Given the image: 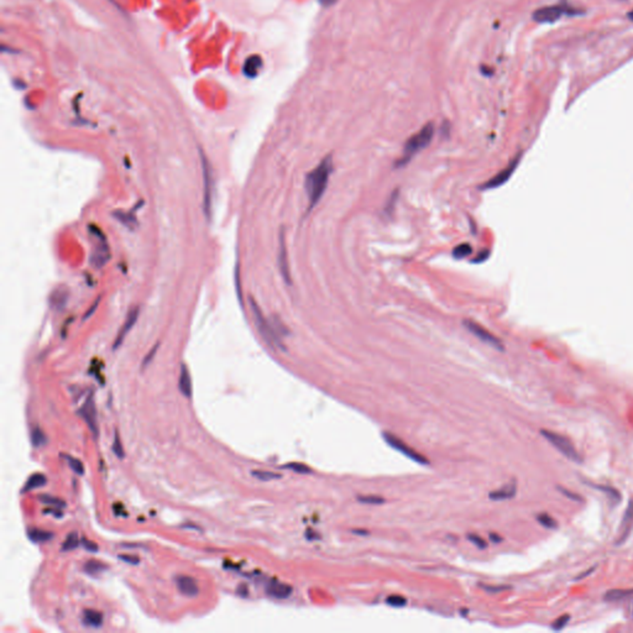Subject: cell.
Returning <instances> with one entry per match:
<instances>
[{
  "label": "cell",
  "mask_w": 633,
  "mask_h": 633,
  "mask_svg": "<svg viewBox=\"0 0 633 633\" xmlns=\"http://www.w3.org/2000/svg\"><path fill=\"white\" fill-rule=\"evenodd\" d=\"M78 414L82 417V418L85 419L86 423L88 424L89 429L92 430L93 435H94V437H98L99 428H98V421H97V408H95L94 401H93L92 396L88 397L87 400H86V402L83 403V406L79 408Z\"/></svg>",
  "instance_id": "obj_9"
},
{
  "label": "cell",
  "mask_w": 633,
  "mask_h": 633,
  "mask_svg": "<svg viewBox=\"0 0 633 633\" xmlns=\"http://www.w3.org/2000/svg\"><path fill=\"white\" fill-rule=\"evenodd\" d=\"M38 500H40L42 503H45V505L50 506V507L53 506V507L60 508V507H65L66 506V502L63 500H61V498L58 497H54V496H51V495H47V494L40 495V496H38Z\"/></svg>",
  "instance_id": "obj_29"
},
{
  "label": "cell",
  "mask_w": 633,
  "mask_h": 633,
  "mask_svg": "<svg viewBox=\"0 0 633 633\" xmlns=\"http://www.w3.org/2000/svg\"><path fill=\"white\" fill-rule=\"evenodd\" d=\"M44 512L45 513H52L56 517H62V512L58 511V510H52V508H50V510H45Z\"/></svg>",
  "instance_id": "obj_49"
},
{
  "label": "cell",
  "mask_w": 633,
  "mask_h": 633,
  "mask_svg": "<svg viewBox=\"0 0 633 633\" xmlns=\"http://www.w3.org/2000/svg\"><path fill=\"white\" fill-rule=\"evenodd\" d=\"M569 621H570V616H569V615H563V616H560L559 618H557V620L553 622L552 628H553V630H555V631L563 630V628H564L566 625H568Z\"/></svg>",
  "instance_id": "obj_39"
},
{
  "label": "cell",
  "mask_w": 633,
  "mask_h": 633,
  "mask_svg": "<svg viewBox=\"0 0 633 633\" xmlns=\"http://www.w3.org/2000/svg\"><path fill=\"white\" fill-rule=\"evenodd\" d=\"M565 13L564 6H546L541 8L533 14V19L537 22H554Z\"/></svg>",
  "instance_id": "obj_12"
},
{
  "label": "cell",
  "mask_w": 633,
  "mask_h": 633,
  "mask_svg": "<svg viewBox=\"0 0 633 633\" xmlns=\"http://www.w3.org/2000/svg\"><path fill=\"white\" fill-rule=\"evenodd\" d=\"M482 589L486 590L487 593H500L503 590H507V586H482Z\"/></svg>",
  "instance_id": "obj_47"
},
{
  "label": "cell",
  "mask_w": 633,
  "mask_h": 633,
  "mask_svg": "<svg viewBox=\"0 0 633 633\" xmlns=\"http://www.w3.org/2000/svg\"><path fill=\"white\" fill-rule=\"evenodd\" d=\"M516 492H517L516 482H510V484H506L505 486H502L501 489L490 492L489 497L491 498L492 501H505L514 497Z\"/></svg>",
  "instance_id": "obj_19"
},
{
  "label": "cell",
  "mask_w": 633,
  "mask_h": 633,
  "mask_svg": "<svg viewBox=\"0 0 633 633\" xmlns=\"http://www.w3.org/2000/svg\"><path fill=\"white\" fill-rule=\"evenodd\" d=\"M82 546L85 547L87 550H89V552H97V550H98V546H97L94 542L88 541V539L86 538H82Z\"/></svg>",
  "instance_id": "obj_45"
},
{
  "label": "cell",
  "mask_w": 633,
  "mask_h": 633,
  "mask_svg": "<svg viewBox=\"0 0 633 633\" xmlns=\"http://www.w3.org/2000/svg\"><path fill=\"white\" fill-rule=\"evenodd\" d=\"M47 484V479L44 474H34L31 475L30 478L27 479V481L25 482L24 489L21 490V492H29L33 491V490L38 489V487H42Z\"/></svg>",
  "instance_id": "obj_22"
},
{
  "label": "cell",
  "mask_w": 633,
  "mask_h": 633,
  "mask_svg": "<svg viewBox=\"0 0 633 633\" xmlns=\"http://www.w3.org/2000/svg\"><path fill=\"white\" fill-rule=\"evenodd\" d=\"M630 17H631V19L633 20V13H631V14H630Z\"/></svg>",
  "instance_id": "obj_54"
},
{
  "label": "cell",
  "mask_w": 633,
  "mask_h": 633,
  "mask_svg": "<svg viewBox=\"0 0 633 633\" xmlns=\"http://www.w3.org/2000/svg\"><path fill=\"white\" fill-rule=\"evenodd\" d=\"M93 234L97 235L98 242H97L94 250H93L92 255H90V264H92V266L94 269H103L109 262L110 257H112V255H110V247H109L105 238L102 235L98 229L93 231Z\"/></svg>",
  "instance_id": "obj_6"
},
{
  "label": "cell",
  "mask_w": 633,
  "mask_h": 633,
  "mask_svg": "<svg viewBox=\"0 0 633 633\" xmlns=\"http://www.w3.org/2000/svg\"><path fill=\"white\" fill-rule=\"evenodd\" d=\"M119 559L126 564H130V565H137L140 563V558L134 554H120Z\"/></svg>",
  "instance_id": "obj_41"
},
{
  "label": "cell",
  "mask_w": 633,
  "mask_h": 633,
  "mask_svg": "<svg viewBox=\"0 0 633 633\" xmlns=\"http://www.w3.org/2000/svg\"><path fill=\"white\" fill-rule=\"evenodd\" d=\"M99 301H101V298H97V299H95V302H94V303H93V305H92V307H90L89 309H88L87 312H86L85 317H83V321H87L88 318H90V317H92V315L94 314L95 309H97V308H98Z\"/></svg>",
  "instance_id": "obj_46"
},
{
  "label": "cell",
  "mask_w": 633,
  "mask_h": 633,
  "mask_svg": "<svg viewBox=\"0 0 633 633\" xmlns=\"http://www.w3.org/2000/svg\"><path fill=\"white\" fill-rule=\"evenodd\" d=\"M251 475L261 481H271V480H276V479H281L280 474L271 473V471H264V470H254L251 471Z\"/></svg>",
  "instance_id": "obj_33"
},
{
  "label": "cell",
  "mask_w": 633,
  "mask_h": 633,
  "mask_svg": "<svg viewBox=\"0 0 633 633\" xmlns=\"http://www.w3.org/2000/svg\"><path fill=\"white\" fill-rule=\"evenodd\" d=\"M319 3L323 6H330L337 3V0H319Z\"/></svg>",
  "instance_id": "obj_50"
},
{
  "label": "cell",
  "mask_w": 633,
  "mask_h": 633,
  "mask_svg": "<svg viewBox=\"0 0 633 633\" xmlns=\"http://www.w3.org/2000/svg\"><path fill=\"white\" fill-rule=\"evenodd\" d=\"M541 434L543 435V438H546L548 440L549 443L552 444L558 451H559L562 455L569 459L570 462H582V458H580L579 453L576 451L575 446L574 444L571 443L570 440L568 439L566 437L562 434H558L555 432H550V430H541Z\"/></svg>",
  "instance_id": "obj_5"
},
{
  "label": "cell",
  "mask_w": 633,
  "mask_h": 633,
  "mask_svg": "<svg viewBox=\"0 0 633 633\" xmlns=\"http://www.w3.org/2000/svg\"><path fill=\"white\" fill-rule=\"evenodd\" d=\"M139 315H140V308L139 307L133 308V309H131L130 312L128 313V315H126V318H125V322L122 323L121 328L119 329V332H118L117 338H115L114 344H113V350H118V349L121 346L122 342L125 340L126 335H128L129 333L131 332V329L135 326L136 322H137V319H139Z\"/></svg>",
  "instance_id": "obj_10"
},
{
  "label": "cell",
  "mask_w": 633,
  "mask_h": 633,
  "mask_svg": "<svg viewBox=\"0 0 633 633\" xmlns=\"http://www.w3.org/2000/svg\"><path fill=\"white\" fill-rule=\"evenodd\" d=\"M176 585L177 589L180 590V593L182 594L183 596H187V598H194V596L198 595L199 593V587H198V582L192 576H187V575H180L176 578Z\"/></svg>",
  "instance_id": "obj_15"
},
{
  "label": "cell",
  "mask_w": 633,
  "mask_h": 633,
  "mask_svg": "<svg viewBox=\"0 0 633 633\" xmlns=\"http://www.w3.org/2000/svg\"><path fill=\"white\" fill-rule=\"evenodd\" d=\"M633 528V501L631 500L628 502L627 508H626L625 514H623V518L621 521V527H620V532H618V539H617V546H621L622 543H625L626 539L630 537L631 532H632Z\"/></svg>",
  "instance_id": "obj_14"
},
{
  "label": "cell",
  "mask_w": 633,
  "mask_h": 633,
  "mask_svg": "<svg viewBox=\"0 0 633 633\" xmlns=\"http://www.w3.org/2000/svg\"><path fill=\"white\" fill-rule=\"evenodd\" d=\"M113 451H114L115 455H117L118 458H120V459L124 458V448H122L121 440H120V437L119 434H118V432H115L114 442H113Z\"/></svg>",
  "instance_id": "obj_37"
},
{
  "label": "cell",
  "mask_w": 633,
  "mask_h": 633,
  "mask_svg": "<svg viewBox=\"0 0 633 633\" xmlns=\"http://www.w3.org/2000/svg\"><path fill=\"white\" fill-rule=\"evenodd\" d=\"M158 348H160V344H158V342H157V344H156V345L154 346V348L149 351V354H147V355L145 356L144 361H142V369H145V367L149 366L150 362L153 361L154 358H155V355H156V353H157Z\"/></svg>",
  "instance_id": "obj_40"
},
{
  "label": "cell",
  "mask_w": 633,
  "mask_h": 633,
  "mask_svg": "<svg viewBox=\"0 0 633 633\" xmlns=\"http://www.w3.org/2000/svg\"><path fill=\"white\" fill-rule=\"evenodd\" d=\"M433 136H434V125H433L432 122H428L418 133L414 134L413 136H411L410 139L406 141L405 147H403L402 157L400 160H397L396 167H402L405 165H407L419 151L424 150L430 144Z\"/></svg>",
  "instance_id": "obj_2"
},
{
  "label": "cell",
  "mask_w": 633,
  "mask_h": 633,
  "mask_svg": "<svg viewBox=\"0 0 633 633\" xmlns=\"http://www.w3.org/2000/svg\"><path fill=\"white\" fill-rule=\"evenodd\" d=\"M633 595V590H610L607 591L606 595H605V600L607 601H616V600H621L623 598H627V596Z\"/></svg>",
  "instance_id": "obj_28"
},
{
  "label": "cell",
  "mask_w": 633,
  "mask_h": 633,
  "mask_svg": "<svg viewBox=\"0 0 633 633\" xmlns=\"http://www.w3.org/2000/svg\"><path fill=\"white\" fill-rule=\"evenodd\" d=\"M237 593H238V595L241 596V598H246V596L249 595V589H247L246 585L241 584V585H239V586H238Z\"/></svg>",
  "instance_id": "obj_48"
},
{
  "label": "cell",
  "mask_w": 633,
  "mask_h": 633,
  "mask_svg": "<svg viewBox=\"0 0 633 633\" xmlns=\"http://www.w3.org/2000/svg\"><path fill=\"white\" fill-rule=\"evenodd\" d=\"M83 570H85L88 575H97V574H101L102 571L106 570V566L104 565L103 563L97 562V560H89V562H87L85 564Z\"/></svg>",
  "instance_id": "obj_27"
},
{
  "label": "cell",
  "mask_w": 633,
  "mask_h": 633,
  "mask_svg": "<svg viewBox=\"0 0 633 633\" xmlns=\"http://www.w3.org/2000/svg\"><path fill=\"white\" fill-rule=\"evenodd\" d=\"M65 458L66 460H67L69 467H71L74 473L78 474V475H83V474H85V466H83V462H82L81 460L76 459V458L71 457V455H65Z\"/></svg>",
  "instance_id": "obj_34"
},
{
  "label": "cell",
  "mask_w": 633,
  "mask_h": 633,
  "mask_svg": "<svg viewBox=\"0 0 633 633\" xmlns=\"http://www.w3.org/2000/svg\"><path fill=\"white\" fill-rule=\"evenodd\" d=\"M585 482H586V481H585ZM586 484L589 485V486L593 487V489L598 490V491L603 492V494L606 495L607 497H609L610 500H611V501H614V502H620L621 498H622V497H621V494H620V492L617 491V490L615 489V487L607 486V485L591 484V482H586Z\"/></svg>",
  "instance_id": "obj_24"
},
{
  "label": "cell",
  "mask_w": 633,
  "mask_h": 633,
  "mask_svg": "<svg viewBox=\"0 0 633 633\" xmlns=\"http://www.w3.org/2000/svg\"><path fill=\"white\" fill-rule=\"evenodd\" d=\"M595 569H596V568H591V569H589V570L585 571V573H582V575H580L579 578H576V579L579 580V579H582V578H586V576H589V575H590V573H594V571H595Z\"/></svg>",
  "instance_id": "obj_51"
},
{
  "label": "cell",
  "mask_w": 633,
  "mask_h": 633,
  "mask_svg": "<svg viewBox=\"0 0 633 633\" xmlns=\"http://www.w3.org/2000/svg\"><path fill=\"white\" fill-rule=\"evenodd\" d=\"M332 172L333 156L328 155L319 162L318 166L307 174L305 181L306 193H307L308 198L307 213H309L323 197L324 192L328 187L329 178H330Z\"/></svg>",
  "instance_id": "obj_1"
},
{
  "label": "cell",
  "mask_w": 633,
  "mask_h": 633,
  "mask_svg": "<svg viewBox=\"0 0 633 633\" xmlns=\"http://www.w3.org/2000/svg\"><path fill=\"white\" fill-rule=\"evenodd\" d=\"M69 298V291L66 286H58L51 292L49 297V305L54 312H61L67 306Z\"/></svg>",
  "instance_id": "obj_13"
},
{
  "label": "cell",
  "mask_w": 633,
  "mask_h": 633,
  "mask_svg": "<svg viewBox=\"0 0 633 633\" xmlns=\"http://www.w3.org/2000/svg\"><path fill=\"white\" fill-rule=\"evenodd\" d=\"M31 443L35 448L44 446L47 443V437L40 427H34L31 430Z\"/></svg>",
  "instance_id": "obj_26"
},
{
  "label": "cell",
  "mask_w": 633,
  "mask_h": 633,
  "mask_svg": "<svg viewBox=\"0 0 633 633\" xmlns=\"http://www.w3.org/2000/svg\"><path fill=\"white\" fill-rule=\"evenodd\" d=\"M240 271H239V264L237 265V269H235V285H237V294L239 297V302L240 305L242 303V297H241V287H240Z\"/></svg>",
  "instance_id": "obj_44"
},
{
  "label": "cell",
  "mask_w": 633,
  "mask_h": 633,
  "mask_svg": "<svg viewBox=\"0 0 633 633\" xmlns=\"http://www.w3.org/2000/svg\"><path fill=\"white\" fill-rule=\"evenodd\" d=\"M537 521L541 523L543 527L548 528V530H555L558 527V523L553 517L549 516L548 513H541L538 517H537Z\"/></svg>",
  "instance_id": "obj_35"
},
{
  "label": "cell",
  "mask_w": 633,
  "mask_h": 633,
  "mask_svg": "<svg viewBox=\"0 0 633 633\" xmlns=\"http://www.w3.org/2000/svg\"><path fill=\"white\" fill-rule=\"evenodd\" d=\"M277 262H278V269H280L282 278L285 280V282L287 283V285H291V274H290V266H288L287 247H286L285 233H283V230L280 231V237H278Z\"/></svg>",
  "instance_id": "obj_11"
},
{
  "label": "cell",
  "mask_w": 633,
  "mask_h": 633,
  "mask_svg": "<svg viewBox=\"0 0 633 633\" xmlns=\"http://www.w3.org/2000/svg\"><path fill=\"white\" fill-rule=\"evenodd\" d=\"M113 217L120 222L124 226H126L130 230H134V229L137 226V219H136L135 215L133 213H126L122 212V210H115L113 212Z\"/></svg>",
  "instance_id": "obj_21"
},
{
  "label": "cell",
  "mask_w": 633,
  "mask_h": 633,
  "mask_svg": "<svg viewBox=\"0 0 633 633\" xmlns=\"http://www.w3.org/2000/svg\"><path fill=\"white\" fill-rule=\"evenodd\" d=\"M386 603L387 605H390V606L401 607V606H405L406 603H407V601H406V599L402 598V596L392 595L386 599Z\"/></svg>",
  "instance_id": "obj_38"
},
{
  "label": "cell",
  "mask_w": 633,
  "mask_h": 633,
  "mask_svg": "<svg viewBox=\"0 0 633 633\" xmlns=\"http://www.w3.org/2000/svg\"><path fill=\"white\" fill-rule=\"evenodd\" d=\"M261 66H262V61H261V58L258 56L249 57L244 66L245 74L249 77H255L258 73V69L261 68Z\"/></svg>",
  "instance_id": "obj_25"
},
{
  "label": "cell",
  "mask_w": 633,
  "mask_h": 633,
  "mask_svg": "<svg viewBox=\"0 0 633 633\" xmlns=\"http://www.w3.org/2000/svg\"><path fill=\"white\" fill-rule=\"evenodd\" d=\"M358 501L365 505H381L385 502L382 497L376 495H366V496H358Z\"/></svg>",
  "instance_id": "obj_36"
},
{
  "label": "cell",
  "mask_w": 633,
  "mask_h": 633,
  "mask_svg": "<svg viewBox=\"0 0 633 633\" xmlns=\"http://www.w3.org/2000/svg\"><path fill=\"white\" fill-rule=\"evenodd\" d=\"M83 625L87 627L99 628L103 625V614L95 610H85L83 611Z\"/></svg>",
  "instance_id": "obj_20"
},
{
  "label": "cell",
  "mask_w": 633,
  "mask_h": 633,
  "mask_svg": "<svg viewBox=\"0 0 633 633\" xmlns=\"http://www.w3.org/2000/svg\"><path fill=\"white\" fill-rule=\"evenodd\" d=\"M558 490H559V491L562 492V494L564 495V496H566V497H568V498H570V500L576 501V502H582V498L580 497V496H579V495H578V494H574V492H570V491H569V490L563 489V487H558Z\"/></svg>",
  "instance_id": "obj_43"
},
{
  "label": "cell",
  "mask_w": 633,
  "mask_h": 633,
  "mask_svg": "<svg viewBox=\"0 0 633 633\" xmlns=\"http://www.w3.org/2000/svg\"><path fill=\"white\" fill-rule=\"evenodd\" d=\"M285 469H288V470H292L297 474H301V475H306V474H310L312 473V469L309 466H307L306 464H302V462H290V464L283 465Z\"/></svg>",
  "instance_id": "obj_31"
},
{
  "label": "cell",
  "mask_w": 633,
  "mask_h": 633,
  "mask_svg": "<svg viewBox=\"0 0 633 633\" xmlns=\"http://www.w3.org/2000/svg\"><path fill=\"white\" fill-rule=\"evenodd\" d=\"M517 162H518V160H514L513 162L510 163V166H508L507 169H505L503 171L498 172L496 176L492 177L491 180H489L486 183H484V185L481 186V187H480L481 189H492V188H496V187H500V186H502L503 183H505L506 181L510 178V177H511L512 172H513V170L516 169Z\"/></svg>",
  "instance_id": "obj_16"
},
{
  "label": "cell",
  "mask_w": 633,
  "mask_h": 633,
  "mask_svg": "<svg viewBox=\"0 0 633 633\" xmlns=\"http://www.w3.org/2000/svg\"><path fill=\"white\" fill-rule=\"evenodd\" d=\"M266 593L267 595L272 596V598L278 599V600H283V599H287L291 596L292 587L290 586V585L285 584V582H271L267 584Z\"/></svg>",
  "instance_id": "obj_17"
},
{
  "label": "cell",
  "mask_w": 633,
  "mask_h": 633,
  "mask_svg": "<svg viewBox=\"0 0 633 633\" xmlns=\"http://www.w3.org/2000/svg\"><path fill=\"white\" fill-rule=\"evenodd\" d=\"M178 389H180L181 393L185 397H187V398L192 397V391H193V389H192V378H190L189 370H188V367L185 364L181 366Z\"/></svg>",
  "instance_id": "obj_18"
},
{
  "label": "cell",
  "mask_w": 633,
  "mask_h": 633,
  "mask_svg": "<svg viewBox=\"0 0 633 633\" xmlns=\"http://www.w3.org/2000/svg\"><path fill=\"white\" fill-rule=\"evenodd\" d=\"M354 533H359V535H366L367 532H364V530H354Z\"/></svg>",
  "instance_id": "obj_53"
},
{
  "label": "cell",
  "mask_w": 633,
  "mask_h": 633,
  "mask_svg": "<svg viewBox=\"0 0 633 633\" xmlns=\"http://www.w3.org/2000/svg\"><path fill=\"white\" fill-rule=\"evenodd\" d=\"M249 306H250L251 313H253V318H254V322H255L256 328H257L261 337L265 339V342H266L271 348L285 349L283 342H281V334L277 332V329L274 328V323H270V322L265 318L264 313H262L261 308L258 307L257 302L250 297V298H249Z\"/></svg>",
  "instance_id": "obj_3"
},
{
  "label": "cell",
  "mask_w": 633,
  "mask_h": 633,
  "mask_svg": "<svg viewBox=\"0 0 633 633\" xmlns=\"http://www.w3.org/2000/svg\"><path fill=\"white\" fill-rule=\"evenodd\" d=\"M201 166L203 173V212L207 220H210L213 214V196H214V176L213 169L207 156L201 151Z\"/></svg>",
  "instance_id": "obj_4"
},
{
  "label": "cell",
  "mask_w": 633,
  "mask_h": 633,
  "mask_svg": "<svg viewBox=\"0 0 633 633\" xmlns=\"http://www.w3.org/2000/svg\"><path fill=\"white\" fill-rule=\"evenodd\" d=\"M383 438H385L386 443L389 444L391 448H393L394 450L402 453L403 455L410 458L411 460H413V462H418V464L421 465H427L428 462H429L426 458L423 457V455H422V454H419L418 451H416L414 449L408 446L403 440H401L400 438H397L394 434H391V433H383Z\"/></svg>",
  "instance_id": "obj_7"
},
{
  "label": "cell",
  "mask_w": 633,
  "mask_h": 633,
  "mask_svg": "<svg viewBox=\"0 0 633 633\" xmlns=\"http://www.w3.org/2000/svg\"><path fill=\"white\" fill-rule=\"evenodd\" d=\"M78 546H79L78 534H77V533H71V534L67 535L66 541L63 542L62 550H65V552H68V550H73V549H76Z\"/></svg>",
  "instance_id": "obj_32"
},
{
  "label": "cell",
  "mask_w": 633,
  "mask_h": 633,
  "mask_svg": "<svg viewBox=\"0 0 633 633\" xmlns=\"http://www.w3.org/2000/svg\"><path fill=\"white\" fill-rule=\"evenodd\" d=\"M471 251H473L471 245L467 244V242H464V244H460L458 245V246L454 247L453 256L455 258H458V260H460V258H464L466 257V256L470 255Z\"/></svg>",
  "instance_id": "obj_30"
},
{
  "label": "cell",
  "mask_w": 633,
  "mask_h": 633,
  "mask_svg": "<svg viewBox=\"0 0 633 633\" xmlns=\"http://www.w3.org/2000/svg\"><path fill=\"white\" fill-rule=\"evenodd\" d=\"M464 326L471 333V334L475 335L478 339H480L481 342L490 344V345L498 349V350H502L503 349L502 344H501V342L497 339V338L495 337V335H492L489 330H486L485 328L479 325V324L475 323L474 321H464Z\"/></svg>",
  "instance_id": "obj_8"
},
{
  "label": "cell",
  "mask_w": 633,
  "mask_h": 633,
  "mask_svg": "<svg viewBox=\"0 0 633 633\" xmlns=\"http://www.w3.org/2000/svg\"><path fill=\"white\" fill-rule=\"evenodd\" d=\"M490 538H491V541L495 542V543H500V542L502 541V539H501V537L494 534V533H492V534H490Z\"/></svg>",
  "instance_id": "obj_52"
},
{
  "label": "cell",
  "mask_w": 633,
  "mask_h": 633,
  "mask_svg": "<svg viewBox=\"0 0 633 633\" xmlns=\"http://www.w3.org/2000/svg\"><path fill=\"white\" fill-rule=\"evenodd\" d=\"M27 535H29V538H30L34 543H45V542H49L53 538V533L49 532V530H38V528H31V530H27Z\"/></svg>",
  "instance_id": "obj_23"
},
{
  "label": "cell",
  "mask_w": 633,
  "mask_h": 633,
  "mask_svg": "<svg viewBox=\"0 0 633 633\" xmlns=\"http://www.w3.org/2000/svg\"><path fill=\"white\" fill-rule=\"evenodd\" d=\"M467 539H469V541H470L471 543L474 544V546L478 547V548H480V549L486 548V542H485L484 539L481 538V537H479V535H476V534L467 535Z\"/></svg>",
  "instance_id": "obj_42"
}]
</instances>
